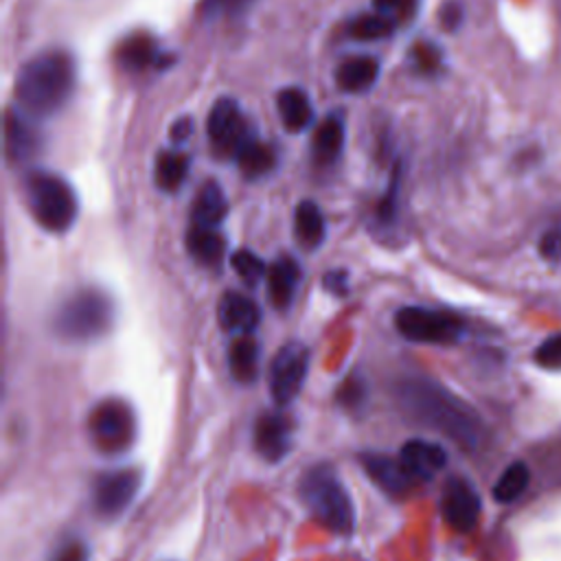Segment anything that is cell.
I'll use <instances>...</instances> for the list:
<instances>
[{
    "label": "cell",
    "instance_id": "cell-34",
    "mask_svg": "<svg viewBox=\"0 0 561 561\" xmlns=\"http://www.w3.org/2000/svg\"><path fill=\"white\" fill-rule=\"evenodd\" d=\"M535 364L546 370H561V333L546 337L533 353Z\"/></svg>",
    "mask_w": 561,
    "mask_h": 561
},
{
    "label": "cell",
    "instance_id": "cell-9",
    "mask_svg": "<svg viewBox=\"0 0 561 561\" xmlns=\"http://www.w3.org/2000/svg\"><path fill=\"white\" fill-rule=\"evenodd\" d=\"M206 127L215 151L230 158H234L250 138H254L234 99H219L208 112Z\"/></svg>",
    "mask_w": 561,
    "mask_h": 561
},
{
    "label": "cell",
    "instance_id": "cell-27",
    "mask_svg": "<svg viewBox=\"0 0 561 561\" xmlns=\"http://www.w3.org/2000/svg\"><path fill=\"white\" fill-rule=\"evenodd\" d=\"M530 482V471L524 462H511L502 473L500 478L495 480L493 484V500L500 502V504H508V502H515L528 486Z\"/></svg>",
    "mask_w": 561,
    "mask_h": 561
},
{
    "label": "cell",
    "instance_id": "cell-8",
    "mask_svg": "<svg viewBox=\"0 0 561 561\" xmlns=\"http://www.w3.org/2000/svg\"><path fill=\"white\" fill-rule=\"evenodd\" d=\"M309 370V348L302 342H287L272 359L270 392L276 405H289L302 390Z\"/></svg>",
    "mask_w": 561,
    "mask_h": 561
},
{
    "label": "cell",
    "instance_id": "cell-35",
    "mask_svg": "<svg viewBox=\"0 0 561 561\" xmlns=\"http://www.w3.org/2000/svg\"><path fill=\"white\" fill-rule=\"evenodd\" d=\"M412 61H414V68L423 75H432L440 68V50L427 42L423 44H416L412 48Z\"/></svg>",
    "mask_w": 561,
    "mask_h": 561
},
{
    "label": "cell",
    "instance_id": "cell-25",
    "mask_svg": "<svg viewBox=\"0 0 561 561\" xmlns=\"http://www.w3.org/2000/svg\"><path fill=\"white\" fill-rule=\"evenodd\" d=\"M188 156L175 149H164L156 156V184L164 193L178 191L188 175Z\"/></svg>",
    "mask_w": 561,
    "mask_h": 561
},
{
    "label": "cell",
    "instance_id": "cell-1",
    "mask_svg": "<svg viewBox=\"0 0 561 561\" xmlns=\"http://www.w3.org/2000/svg\"><path fill=\"white\" fill-rule=\"evenodd\" d=\"M399 408L432 430H438L462 449L478 447L482 438V423L478 414L443 383L425 375L403 377L394 386Z\"/></svg>",
    "mask_w": 561,
    "mask_h": 561
},
{
    "label": "cell",
    "instance_id": "cell-30",
    "mask_svg": "<svg viewBox=\"0 0 561 561\" xmlns=\"http://www.w3.org/2000/svg\"><path fill=\"white\" fill-rule=\"evenodd\" d=\"M230 265L248 287H256L267 276V263L252 250H237L230 256Z\"/></svg>",
    "mask_w": 561,
    "mask_h": 561
},
{
    "label": "cell",
    "instance_id": "cell-39",
    "mask_svg": "<svg viewBox=\"0 0 561 561\" xmlns=\"http://www.w3.org/2000/svg\"><path fill=\"white\" fill-rule=\"evenodd\" d=\"M462 22V7L451 0V2H445L443 9H440V24L445 31H456Z\"/></svg>",
    "mask_w": 561,
    "mask_h": 561
},
{
    "label": "cell",
    "instance_id": "cell-10",
    "mask_svg": "<svg viewBox=\"0 0 561 561\" xmlns=\"http://www.w3.org/2000/svg\"><path fill=\"white\" fill-rule=\"evenodd\" d=\"M138 486H140V476L136 469L105 471L94 480L92 506L101 517L112 519L134 502Z\"/></svg>",
    "mask_w": 561,
    "mask_h": 561
},
{
    "label": "cell",
    "instance_id": "cell-4",
    "mask_svg": "<svg viewBox=\"0 0 561 561\" xmlns=\"http://www.w3.org/2000/svg\"><path fill=\"white\" fill-rule=\"evenodd\" d=\"M114 324V305L99 289H79L68 296L53 318L57 335L70 342L101 337Z\"/></svg>",
    "mask_w": 561,
    "mask_h": 561
},
{
    "label": "cell",
    "instance_id": "cell-21",
    "mask_svg": "<svg viewBox=\"0 0 561 561\" xmlns=\"http://www.w3.org/2000/svg\"><path fill=\"white\" fill-rule=\"evenodd\" d=\"M226 213H228V199L224 195V188L215 180H210L199 188V193L195 197L191 224L206 226V228H219Z\"/></svg>",
    "mask_w": 561,
    "mask_h": 561
},
{
    "label": "cell",
    "instance_id": "cell-22",
    "mask_svg": "<svg viewBox=\"0 0 561 561\" xmlns=\"http://www.w3.org/2000/svg\"><path fill=\"white\" fill-rule=\"evenodd\" d=\"M294 234L305 250H316L327 234L322 210L316 202L302 199L294 210Z\"/></svg>",
    "mask_w": 561,
    "mask_h": 561
},
{
    "label": "cell",
    "instance_id": "cell-28",
    "mask_svg": "<svg viewBox=\"0 0 561 561\" xmlns=\"http://www.w3.org/2000/svg\"><path fill=\"white\" fill-rule=\"evenodd\" d=\"M394 28H397V22H392L388 15L375 11V13L357 15L348 24V37L357 39V42H377V39L390 37Z\"/></svg>",
    "mask_w": 561,
    "mask_h": 561
},
{
    "label": "cell",
    "instance_id": "cell-6",
    "mask_svg": "<svg viewBox=\"0 0 561 561\" xmlns=\"http://www.w3.org/2000/svg\"><path fill=\"white\" fill-rule=\"evenodd\" d=\"M394 329L410 342L454 344L465 333V320L445 309L408 305L394 313Z\"/></svg>",
    "mask_w": 561,
    "mask_h": 561
},
{
    "label": "cell",
    "instance_id": "cell-19",
    "mask_svg": "<svg viewBox=\"0 0 561 561\" xmlns=\"http://www.w3.org/2000/svg\"><path fill=\"white\" fill-rule=\"evenodd\" d=\"M278 116L283 121V127L291 134H298L307 129L313 121V110L309 96L300 88H285L276 96Z\"/></svg>",
    "mask_w": 561,
    "mask_h": 561
},
{
    "label": "cell",
    "instance_id": "cell-33",
    "mask_svg": "<svg viewBox=\"0 0 561 561\" xmlns=\"http://www.w3.org/2000/svg\"><path fill=\"white\" fill-rule=\"evenodd\" d=\"M335 399L346 410H357L366 399V386L357 375H346L342 386L335 392Z\"/></svg>",
    "mask_w": 561,
    "mask_h": 561
},
{
    "label": "cell",
    "instance_id": "cell-32",
    "mask_svg": "<svg viewBox=\"0 0 561 561\" xmlns=\"http://www.w3.org/2000/svg\"><path fill=\"white\" fill-rule=\"evenodd\" d=\"M254 0H199L197 11L199 15L215 20V18H230L245 11Z\"/></svg>",
    "mask_w": 561,
    "mask_h": 561
},
{
    "label": "cell",
    "instance_id": "cell-15",
    "mask_svg": "<svg viewBox=\"0 0 561 561\" xmlns=\"http://www.w3.org/2000/svg\"><path fill=\"white\" fill-rule=\"evenodd\" d=\"M217 320L224 331L243 335L259 327L261 309L250 296L241 291H226L217 302Z\"/></svg>",
    "mask_w": 561,
    "mask_h": 561
},
{
    "label": "cell",
    "instance_id": "cell-20",
    "mask_svg": "<svg viewBox=\"0 0 561 561\" xmlns=\"http://www.w3.org/2000/svg\"><path fill=\"white\" fill-rule=\"evenodd\" d=\"M344 147V118L340 114H329L316 129L311 153L318 164H333Z\"/></svg>",
    "mask_w": 561,
    "mask_h": 561
},
{
    "label": "cell",
    "instance_id": "cell-31",
    "mask_svg": "<svg viewBox=\"0 0 561 561\" xmlns=\"http://www.w3.org/2000/svg\"><path fill=\"white\" fill-rule=\"evenodd\" d=\"M421 0H373L377 13L388 15L392 22H410L419 11Z\"/></svg>",
    "mask_w": 561,
    "mask_h": 561
},
{
    "label": "cell",
    "instance_id": "cell-14",
    "mask_svg": "<svg viewBox=\"0 0 561 561\" xmlns=\"http://www.w3.org/2000/svg\"><path fill=\"white\" fill-rule=\"evenodd\" d=\"M362 469L366 471V476L388 495L392 497H401L408 493V489L412 486V478L405 471V467L401 465L399 458H390L383 454H362L359 456Z\"/></svg>",
    "mask_w": 561,
    "mask_h": 561
},
{
    "label": "cell",
    "instance_id": "cell-24",
    "mask_svg": "<svg viewBox=\"0 0 561 561\" xmlns=\"http://www.w3.org/2000/svg\"><path fill=\"white\" fill-rule=\"evenodd\" d=\"M228 368L230 375L241 381L250 383L259 375V344L250 333H243L232 340L228 348Z\"/></svg>",
    "mask_w": 561,
    "mask_h": 561
},
{
    "label": "cell",
    "instance_id": "cell-36",
    "mask_svg": "<svg viewBox=\"0 0 561 561\" xmlns=\"http://www.w3.org/2000/svg\"><path fill=\"white\" fill-rule=\"evenodd\" d=\"M539 254L548 263L561 261V228H552V230L543 232V237L539 239Z\"/></svg>",
    "mask_w": 561,
    "mask_h": 561
},
{
    "label": "cell",
    "instance_id": "cell-13",
    "mask_svg": "<svg viewBox=\"0 0 561 561\" xmlns=\"http://www.w3.org/2000/svg\"><path fill=\"white\" fill-rule=\"evenodd\" d=\"M399 460L414 482L432 480L447 465V451L438 443L425 438H410L401 445Z\"/></svg>",
    "mask_w": 561,
    "mask_h": 561
},
{
    "label": "cell",
    "instance_id": "cell-38",
    "mask_svg": "<svg viewBox=\"0 0 561 561\" xmlns=\"http://www.w3.org/2000/svg\"><path fill=\"white\" fill-rule=\"evenodd\" d=\"M322 285L327 291L335 296H346L348 294V274L346 270H329L322 278Z\"/></svg>",
    "mask_w": 561,
    "mask_h": 561
},
{
    "label": "cell",
    "instance_id": "cell-29",
    "mask_svg": "<svg viewBox=\"0 0 561 561\" xmlns=\"http://www.w3.org/2000/svg\"><path fill=\"white\" fill-rule=\"evenodd\" d=\"M156 59V44L147 35H131L118 48V61L127 70H142Z\"/></svg>",
    "mask_w": 561,
    "mask_h": 561
},
{
    "label": "cell",
    "instance_id": "cell-3",
    "mask_svg": "<svg viewBox=\"0 0 561 561\" xmlns=\"http://www.w3.org/2000/svg\"><path fill=\"white\" fill-rule=\"evenodd\" d=\"M298 495L309 515L327 530L348 535L355 528V506L344 482L331 465L309 467L300 482Z\"/></svg>",
    "mask_w": 561,
    "mask_h": 561
},
{
    "label": "cell",
    "instance_id": "cell-11",
    "mask_svg": "<svg viewBox=\"0 0 561 561\" xmlns=\"http://www.w3.org/2000/svg\"><path fill=\"white\" fill-rule=\"evenodd\" d=\"M482 502L467 478L451 476L440 493V515L456 533H469L480 519Z\"/></svg>",
    "mask_w": 561,
    "mask_h": 561
},
{
    "label": "cell",
    "instance_id": "cell-2",
    "mask_svg": "<svg viewBox=\"0 0 561 561\" xmlns=\"http://www.w3.org/2000/svg\"><path fill=\"white\" fill-rule=\"evenodd\" d=\"M75 68L64 53H42L18 75L15 96L31 116H50L64 107L72 92Z\"/></svg>",
    "mask_w": 561,
    "mask_h": 561
},
{
    "label": "cell",
    "instance_id": "cell-16",
    "mask_svg": "<svg viewBox=\"0 0 561 561\" xmlns=\"http://www.w3.org/2000/svg\"><path fill=\"white\" fill-rule=\"evenodd\" d=\"M300 278H302L300 265L289 254H280L267 265L265 285H267V296L276 309H287L294 302Z\"/></svg>",
    "mask_w": 561,
    "mask_h": 561
},
{
    "label": "cell",
    "instance_id": "cell-12",
    "mask_svg": "<svg viewBox=\"0 0 561 561\" xmlns=\"http://www.w3.org/2000/svg\"><path fill=\"white\" fill-rule=\"evenodd\" d=\"M254 449L267 462H276L291 449V423L283 412H263L252 432Z\"/></svg>",
    "mask_w": 561,
    "mask_h": 561
},
{
    "label": "cell",
    "instance_id": "cell-7",
    "mask_svg": "<svg viewBox=\"0 0 561 561\" xmlns=\"http://www.w3.org/2000/svg\"><path fill=\"white\" fill-rule=\"evenodd\" d=\"M88 434L105 454L125 451L136 438V414L123 399H103L88 416Z\"/></svg>",
    "mask_w": 561,
    "mask_h": 561
},
{
    "label": "cell",
    "instance_id": "cell-23",
    "mask_svg": "<svg viewBox=\"0 0 561 561\" xmlns=\"http://www.w3.org/2000/svg\"><path fill=\"white\" fill-rule=\"evenodd\" d=\"M186 250L202 265H217L226 254V241L217 228L195 226L186 230Z\"/></svg>",
    "mask_w": 561,
    "mask_h": 561
},
{
    "label": "cell",
    "instance_id": "cell-5",
    "mask_svg": "<svg viewBox=\"0 0 561 561\" xmlns=\"http://www.w3.org/2000/svg\"><path fill=\"white\" fill-rule=\"evenodd\" d=\"M28 208L35 221L48 232H64L75 224L77 197L66 180L55 173L35 171L24 184Z\"/></svg>",
    "mask_w": 561,
    "mask_h": 561
},
{
    "label": "cell",
    "instance_id": "cell-18",
    "mask_svg": "<svg viewBox=\"0 0 561 561\" xmlns=\"http://www.w3.org/2000/svg\"><path fill=\"white\" fill-rule=\"evenodd\" d=\"M37 131L13 110L4 116V149L13 162H24L37 151Z\"/></svg>",
    "mask_w": 561,
    "mask_h": 561
},
{
    "label": "cell",
    "instance_id": "cell-26",
    "mask_svg": "<svg viewBox=\"0 0 561 561\" xmlns=\"http://www.w3.org/2000/svg\"><path fill=\"white\" fill-rule=\"evenodd\" d=\"M234 160H237L243 178L254 180V178L267 175L276 167V151L270 145L259 142L256 138H250L241 147V151L234 156Z\"/></svg>",
    "mask_w": 561,
    "mask_h": 561
},
{
    "label": "cell",
    "instance_id": "cell-37",
    "mask_svg": "<svg viewBox=\"0 0 561 561\" xmlns=\"http://www.w3.org/2000/svg\"><path fill=\"white\" fill-rule=\"evenodd\" d=\"M53 561H88V548L79 539H68L55 550Z\"/></svg>",
    "mask_w": 561,
    "mask_h": 561
},
{
    "label": "cell",
    "instance_id": "cell-17",
    "mask_svg": "<svg viewBox=\"0 0 561 561\" xmlns=\"http://www.w3.org/2000/svg\"><path fill=\"white\" fill-rule=\"evenodd\" d=\"M379 77V61L368 55L344 59L335 70V83L342 92L359 94L373 88Z\"/></svg>",
    "mask_w": 561,
    "mask_h": 561
},
{
    "label": "cell",
    "instance_id": "cell-40",
    "mask_svg": "<svg viewBox=\"0 0 561 561\" xmlns=\"http://www.w3.org/2000/svg\"><path fill=\"white\" fill-rule=\"evenodd\" d=\"M193 131V121L191 118H178L171 125V140L173 142H184Z\"/></svg>",
    "mask_w": 561,
    "mask_h": 561
}]
</instances>
